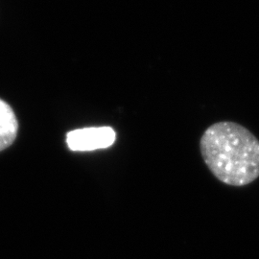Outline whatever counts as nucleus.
<instances>
[{
  "mask_svg": "<svg viewBox=\"0 0 259 259\" xmlns=\"http://www.w3.org/2000/svg\"><path fill=\"white\" fill-rule=\"evenodd\" d=\"M19 122L12 107L0 99V152L9 148L17 139Z\"/></svg>",
  "mask_w": 259,
  "mask_h": 259,
  "instance_id": "7ed1b4c3",
  "label": "nucleus"
},
{
  "mask_svg": "<svg viewBox=\"0 0 259 259\" xmlns=\"http://www.w3.org/2000/svg\"><path fill=\"white\" fill-rule=\"evenodd\" d=\"M116 133L111 127H93L71 131L66 135V143L71 151L89 152L111 147Z\"/></svg>",
  "mask_w": 259,
  "mask_h": 259,
  "instance_id": "f03ea898",
  "label": "nucleus"
},
{
  "mask_svg": "<svg viewBox=\"0 0 259 259\" xmlns=\"http://www.w3.org/2000/svg\"><path fill=\"white\" fill-rule=\"evenodd\" d=\"M200 149L206 166L226 185L244 186L259 177V140L240 124H213L202 136Z\"/></svg>",
  "mask_w": 259,
  "mask_h": 259,
  "instance_id": "f257e3e1",
  "label": "nucleus"
}]
</instances>
